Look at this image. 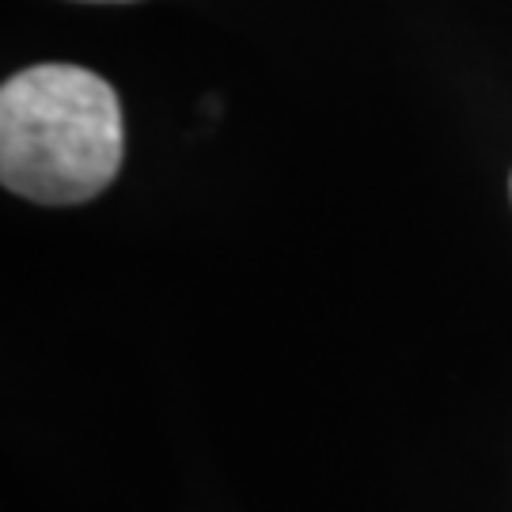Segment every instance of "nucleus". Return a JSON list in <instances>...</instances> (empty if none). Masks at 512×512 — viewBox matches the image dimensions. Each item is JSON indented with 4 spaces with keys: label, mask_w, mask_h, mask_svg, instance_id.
<instances>
[{
    "label": "nucleus",
    "mask_w": 512,
    "mask_h": 512,
    "mask_svg": "<svg viewBox=\"0 0 512 512\" xmlns=\"http://www.w3.org/2000/svg\"><path fill=\"white\" fill-rule=\"evenodd\" d=\"M126 152L118 95L76 65H35L0 88V179L38 205L103 194Z\"/></svg>",
    "instance_id": "f257e3e1"
},
{
    "label": "nucleus",
    "mask_w": 512,
    "mask_h": 512,
    "mask_svg": "<svg viewBox=\"0 0 512 512\" xmlns=\"http://www.w3.org/2000/svg\"><path fill=\"white\" fill-rule=\"evenodd\" d=\"M509 190H512V183H509Z\"/></svg>",
    "instance_id": "f03ea898"
}]
</instances>
